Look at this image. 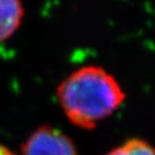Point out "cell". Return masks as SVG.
<instances>
[{
	"mask_svg": "<svg viewBox=\"0 0 155 155\" xmlns=\"http://www.w3.org/2000/svg\"><path fill=\"white\" fill-rule=\"evenodd\" d=\"M10 151H11V150H9L7 147L0 144V155H7L8 153L10 152Z\"/></svg>",
	"mask_w": 155,
	"mask_h": 155,
	"instance_id": "5",
	"label": "cell"
},
{
	"mask_svg": "<svg viewBox=\"0 0 155 155\" xmlns=\"http://www.w3.org/2000/svg\"><path fill=\"white\" fill-rule=\"evenodd\" d=\"M22 155H78L70 137L51 125L35 129L21 148Z\"/></svg>",
	"mask_w": 155,
	"mask_h": 155,
	"instance_id": "2",
	"label": "cell"
},
{
	"mask_svg": "<svg viewBox=\"0 0 155 155\" xmlns=\"http://www.w3.org/2000/svg\"><path fill=\"white\" fill-rule=\"evenodd\" d=\"M7 155H15V154H14V153H12V152H11V151H10V152H9V153H8V154H7Z\"/></svg>",
	"mask_w": 155,
	"mask_h": 155,
	"instance_id": "6",
	"label": "cell"
},
{
	"mask_svg": "<svg viewBox=\"0 0 155 155\" xmlns=\"http://www.w3.org/2000/svg\"><path fill=\"white\" fill-rule=\"evenodd\" d=\"M107 155H155V149L144 140L130 139Z\"/></svg>",
	"mask_w": 155,
	"mask_h": 155,
	"instance_id": "4",
	"label": "cell"
},
{
	"mask_svg": "<svg viewBox=\"0 0 155 155\" xmlns=\"http://www.w3.org/2000/svg\"><path fill=\"white\" fill-rule=\"evenodd\" d=\"M24 15L22 0H0V42L10 39L18 30Z\"/></svg>",
	"mask_w": 155,
	"mask_h": 155,
	"instance_id": "3",
	"label": "cell"
},
{
	"mask_svg": "<svg viewBox=\"0 0 155 155\" xmlns=\"http://www.w3.org/2000/svg\"><path fill=\"white\" fill-rule=\"evenodd\" d=\"M67 119L83 129H93L125 100L116 79L100 66L87 65L72 71L56 90Z\"/></svg>",
	"mask_w": 155,
	"mask_h": 155,
	"instance_id": "1",
	"label": "cell"
}]
</instances>
